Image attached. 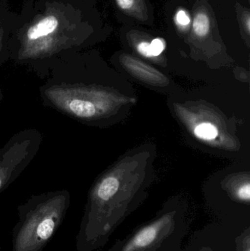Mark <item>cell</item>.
Here are the masks:
<instances>
[{"mask_svg": "<svg viewBox=\"0 0 250 251\" xmlns=\"http://www.w3.org/2000/svg\"><path fill=\"white\" fill-rule=\"evenodd\" d=\"M3 98H4V96H3L2 89L0 86V110H1V104L2 103Z\"/></svg>", "mask_w": 250, "mask_h": 251, "instance_id": "9a60e30c", "label": "cell"}, {"mask_svg": "<svg viewBox=\"0 0 250 251\" xmlns=\"http://www.w3.org/2000/svg\"><path fill=\"white\" fill-rule=\"evenodd\" d=\"M211 28L209 16L205 12H198L195 14L192 23L194 33L199 38H204L208 35Z\"/></svg>", "mask_w": 250, "mask_h": 251, "instance_id": "5b68a950", "label": "cell"}, {"mask_svg": "<svg viewBox=\"0 0 250 251\" xmlns=\"http://www.w3.org/2000/svg\"><path fill=\"white\" fill-rule=\"evenodd\" d=\"M194 133L198 138L209 141L214 140L218 136L219 131L212 124L204 122L196 126Z\"/></svg>", "mask_w": 250, "mask_h": 251, "instance_id": "52a82bcc", "label": "cell"}, {"mask_svg": "<svg viewBox=\"0 0 250 251\" xmlns=\"http://www.w3.org/2000/svg\"><path fill=\"white\" fill-rule=\"evenodd\" d=\"M3 36H4V32L2 29L0 28V66L3 58Z\"/></svg>", "mask_w": 250, "mask_h": 251, "instance_id": "4fadbf2b", "label": "cell"}, {"mask_svg": "<svg viewBox=\"0 0 250 251\" xmlns=\"http://www.w3.org/2000/svg\"><path fill=\"white\" fill-rule=\"evenodd\" d=\"M151 47L154 57H158L165 50V41L161 38H154L151 42Z\"/></svg>", "mask_w": 250, "mask_h": 251, "instance_id": "8fae6325", "label": "cell"}, {"mask_svg": "<svg viewBox=\"0 0 250 251\" xmlns=\"http://www.w3.org/2000/svg\"><path fill=\"white\" fill-rule=\"evenodd\" d=\"M120 58L125 69L140 80L152 85H162L167 82V78L161 72L135 57L124 54Z\"/></svg>", "mask_w": 250, "mask_h": 251, "instance_id": "277c9868", "label": "cell"}, {"mask_svg": "<svg viewBox=\"0 0 250 251\" xmlns=\"http://www.w3.org/2000/svg\"><path fill=\"white\" fill-rule=\"evenodd\" d=\"M136 50L139 54L145 57H154L153 56L152 50H151V43L148 41H140L136 45Z\"/></svg>", "mask_w": 250, "mask_h": 251, "instance_id": "7c38bea8", "label": "cell"}, {"mask_svg": "<svg viewBox=\"0 0 250 251\" xmlns=\"http://www.w3.org/2000/svg\"><path fill=\"white\" fill-rule=\"evenodd\" d=\"M43 134L35 128H24L13 134L0 149V193L5 190L36 156Z\"/></svg>", "mask_w": 250, "mask_h": 251, "instance_id": "3957f363", "label": "cell"}, {"mask_svg": "<svg viewBox=\"0 0 250 251\" xmlns=\"http://www.w3.org/2000/svg\"><path fill=\"white\" fill-rule=\"evenodd\" d=\"M244 22H245V27L246 28L247 32L250 33V17L249 13H247L244 18Z\"/></svg>", "mask_w": 250, "mask_h": 251, "instance_id": "5bb4252c", "label": "cell"}, {"mask_svg": "<svg viewBox=\"0 0 250 251\" xmlns=\"http://www.w3.org/2000/svg\"><path fill=\"white\" fill-rule=\"evenodd\" d=\"M175 22H176V25L179 26V27L183 29V28L187 27L190 25L191 19L187 12L180 9L176 13Z\"/></svg>", "mask_w": 250, "mask_h": 251, "instance_id": "9c48e42d", "label": "cell"}, {"mask_svg": "<svg viewBox=\"0 0 250 251\" xmlns=\"http://www.w3.org/2000/svg\"><path fill=\"white\" fill-rule=\"evenodd\" d=\"M183 209L161 211L126 239L117 240L108 251H182V243L189 229Z\"/></svg>", "mask_w": 250, "mask_h": 251, "instance_id": "7a4b0ae2", "label": "cell"}, {"mask_svg": "<svg viewBox=\"0 0 250 251\" xmlns=\"http://www.w3.org/2000/svg\"><path fill=\"white\" fill-rule=\"evenodd\" d=\"M70 204V193L61 190L32 195L19 205L11 251L44 250L63 224Z\"/></svg>", "mask_w": 250, "mask_h": 251, "instance_id": "6da1fadb", "label": "cell"}, {"mask_svg": "<svg viewBox=\"0 0 250 251\" xmlns=\"http://www.w3.org/2000/svg\"><path fill=\"white\" fill-rule=\"evenodd\" d=\"M236 198L242 202L249 203L250 200V184L249 181L239 185L236 189Z\"/></svg>", "mask_w": 250, "mask_h": 251, "instance_id": "ba28073f", "label": "cell"}, {"mask_svg": "<svg viewBox=\"0 0 250 251\" xmlns=\"http://www.w3.org/2000/svg\"><path fill=\"white\" fill-rule=\"evenodd\" d=\"M120 10L137 18L143 17L145 5L142 0H115Z\"/></svg>", "mask_w": 250, "mask_h": 251, "instance_id": "8992f818", "label": "cell"}, {"mask_svg": "<svg viewBox=\"0 0 250 251\" xmlns=\"http://www.w3.org/2000/svg\"><path fill=\"white\" fill-rule=\"evenodd\" d=\"M238 251H250V228H248L236 240Z\"/></svg>", "mask_w": 250, "mask_h": 251, "instance_id": "30bf717a", "label": "cell"}, {"mask_svg": "<svg viewBox=\"0 0 250 251\" xmlns=\"http://www.w3.org/2000/svg\"><path fill=\"white\" fill-rule=\"evenodd\" d=\"M0 251H1V246H0Z\"/></svg>", "mask_w": 250, "mask_h": 251, "instance_id": "2e32d148", "label": "cell"}]
</instances>
